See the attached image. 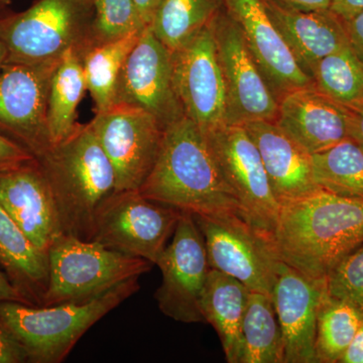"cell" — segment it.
<instances>
[{
    "label": "cell",
    "mask_w": 363,
    "mask_h": 363,
    "mask_svg": "<svg viewBox=\"0 0 363 363\" xmlns=\"http://www.w3.org/2000/svg\"><path fill=\"white\" fill-rule=\"evenodd\" d=\"M272 241L281 262L308 278L326 281L363 245V200L320 189L281 205Z\"/></svg>",
    "instance_id": "6da1fadb"
},
{
    "label": "cell",
    "mask_w": 363,
    "mask_h": 363,
    "mask_svg": "<svg viewBox=\"0 0 363 363\" xmlns=\"http://www.w3.org/2000/svg\"><path fill=\"white\" fill-rule=\"evenodd\" d=\"M138 191L150 200L192 214L241 215L204 131L187 116L164 130L156 162Z\"/></svg>",
    "instance_id": "7a4b0ae2"
},
{
    "label": "cell",
    "mask_w": 363,
    "mask_h": 363,
    "mask_svg": "<svg viewBox=\"0 0 363 363\" xmlns=\"http://www.w3.org/2000/svg\"><path fill=\"white\" fill-rule=\"evenodd\" d=\"M51 187L65 235L90 240L95 217L116 190L113 167L90 123L38 160Z\"/></svg>",
    "instance_id": "3957f363"
},
{
    "label": "cell",
    "mask_w": 363,
    "mask_h": 363,
    "mask_svg": "<svg viewBox=\"0 0 363 363\" xmlns=\"http://www.w3.org/2000/svg\"><path fill=\"white\" fill-rule=\"evenodd\" d=\"M131 279L87 303L45 307L0 302V327L26 353L28 362L60 363L93 325L140 290Z\"/></svg>",
    "instance_id": "277c9868"
},
{
    "label": "cell",
    "mask_w": 363,
    "mask_h": 363,
    "mask_svg": "<svg viewBox=\"0 0 363 363\" xmlns=\"http://www.w3.org/2000/svg\"><path fill=\"white\" fill-rule=\"evenodd\" d=\"M152 266L147 259L63 234L49 250V284L42 307L89 302L140 278Z\"/></svg>",
    "instance_id": "5b68a950"
},
{
    "label": "cell",
    "mask_w": 363,
    "mask_h": 363,
    "mask_svg": "<svg viewBox=\"0 0 363 363\" xmlns=\"http://www.w3.org/2000/svg\"><path fill=\"white\" fill-rule=\"evenodd\" d=\"M0 13V39L6 64L58 61L68 50L84 52L93 0H35L21 13Z\"/></svg>",
    "instance_id": "8992f818"
},
{
    "label": "cell",
    "mask_w": 363,
    "mask_h": 363,
    "mask_svg": "<svg viewBox=\"0 0 363 363\" xmlns=\"http://www.w3.org/2000/svg\"><path fill=\"white\" fill-rule=\"evenodd\" d=\"M192 215L204 238L210 269L272 297L281 260L271 236L235 212Z\"/></svg>",
    "instance_id": "52a82bcc"
},
{
    "label": "cell",
    "mask_w": 363,
    "mask_h": 363,
    "mask_svg": "<svg viewBox=\"0 0 363 363\" xmlns=\"http://www.w3.org/2000/svg\"><path fill=\"white\" fill-rule=\"evenodd\" d=\"M181 213L138 190L116 191L97 212L90 240L157 264Z\"/></svg>",
    "instance_id": "ba28073f"
},
{
    "label": "cell",
    "mask_w": 363,
    "mask_h": 363,
    "mask_svg": "<svg viewBox=\"0 0 363 363\" xmlns=\"http://www.w3.org/2000/svg\"><path fill=\"white\" fill-rule=\"evenodd\" d=\"M204 133L222 177L240 203L241 216L272 238L281 205L252 138L245 126L230 124Z\"/></svg>",
    "instance_id": "9c48e42d"
},
{
    "label": "cell",
    "mask_w": 363,
    "mask_h": 363,
    "mask_svg": "<svg viewBox=\"0 0 363 363\" xmlns=\"http://www.w3.org/2000/svg\"><path fill=\"white\" fill-rule=\"evenodd\" d=\"M156 266L162 284L155 298L162 314L182 322H205L202 298L210 272L206 247L192 213L182 211L171 242Z\"/></svg>",
    "instance_id": "30bf717a"
},
{
    "label": "cell",
    "mask_w": 363,
    "mask_h": 363,
    "mask_svg": "<svg viewBox=\"0 0 363 363\" xmlns=\"http://www.w3.org/2000/svg\"><path fill=\"white\" fill-rule=\"evenodd\" d=\"M98 142L111 161L116 190H140L156 162L164 128L140 107L112 104L90 121Z\"/></svg>",
    "instance_id": "8fae6325"
},
{
    "label": "cell",
    "mask_w": 363,
    "mask_h": 363,
    "mask_svg": "<svg viewBox=\"0 0 363 363\" xmlns=\"http://www.w3.org/2000/svg\"><path fill=\"white\" fill-rule=\"evenodd\" d=\"M226 93V124L276 121L279 102L253 60L240 26L226 11L211 23Z\"/></svg>",
    "instance_id": "7c38bea8"
},
{
    "label": "cell",
    "mask_w": 363,
    "mask_h": 363,
    "mask_svg": "<svg viewBox=\"0 0 363 363\" xmlns=\"http://www.w3.org/2000/svg\"><path fill=\"white\" fill-rule=\"evenodd\" d=\"M58 62L6 64L0 71V133L20 143L37 160L52 145L48 99Z\"/></svg>",
    "instance_id": "4fadbf2b"
},
{
    "label": "cell",
    "mask_w": 363,
    "mask_h": 363,
    "mask_svg": "<svg viewBox=\"0 0 363 363\" xmlns=\"http://www.w3.org/2000/svg\"><path fill=\"white\" fill-rule=\"evenodd\" d=\"M114 104L133 105L150 112L164 130L185 116L174 81L173 52L150 26L143 30L124 63Z\"/></svg>",
    "instance_id": "5bb4252c"
},
{
    "label": "cell",
    "mask_w": 363,
    "mask_h": 363,
    "mask_svg": "<svg viewBox=\"0 0 363 363\" xmlns=\"http://www.w3.org/2000/svg\"><path fill=\"white\" fill-rule=\"evenodd\" d=\"M211 23L172 52L184 113L204 133L226 125L225 85Z\"/></svg>",
    "instance_id": "9a60e30c"
},
{
    "label": "cell",
    "mask_w": 363,
    "mask_h": 363,
    "mask_svg": "<svg viewBox=\"0 0 363 363\" xmlns=\"http://www.w3.org/2000/svg\"><path fill=\"white\" fill-rule=\"evenodd\" d=\"M224 7L240 26L245 44L278 102L294 90L314 84L298 66L262 0H224Z\"/></svg>",
    "instance_id": "2e32d148"
},
{
    "label": "cell",
    "mask_w": 363,
    "mask_h": 363,
    "mask_svg": "<svg viewBox=\"0 0 363 363\" xmlns=\"http://www.w3.org/2000/svg\"><path fill=\"white\" fill-rule=\"evenodd\" d=\"M0 205L42 252L63 235L51 187L37 159L0 172Z\"/></svg>",
    "instance_id": "e0dca14e"
},
{
    "label": "cell",
    "mask_w": 363,
    "mask_h": 363,
    "mask_svg": "<svg viewBox=\"0 0 363 363\" xmlns=\"http://www.w3.org/2000/svg\"><path fill=\"white\" fill-rule=\"evenodd\" d=\"M326 294V281L308 278L281 262L272 292L285 363H317L315 355L318 310Z\"/></svg>",
    "instance_id": "ac0fdd59"
},
{
    "label": "cell",
    "mask_w": 363,
    "mask_h": 363,
    "mask_svg": "<svg viewBox=\"0 0 363 363\" xmlns=\"http://www.w3.org/2000/svg\"><path fill=\"white\" fill-rule=\"evenodd\" d=\"M274 123L310 155L350 138V112L315 87L288 93L279 101Z\"/></svg>",
    "instance_id": "d6986e66"
},
{
    "label": "cell",
    "mask_w": 363,
    "mask_h": 363,
    "mask_svg": "<svg viewBox=\"0 0 363 363\" xmlns=\"http://www.w3.org/2000/svg\"><path fill=\"white\" fill-rule=\"evenodd\" d=\"M243 126L259 150L272 194L279 205L302 199L320 190L313 175L312 155L278 124L259 121Z\"/></svg>",
    "instance_id": "ffe728a7"
},
{
    "label": "cell",
    "mask_w": 363,
    "mask_h": 363,
    "mask_svg": "<svg viewBox=\"0 0 363 363\" xmlns=\"http://www.w3.org/2000/svg\"><path fill=\"white\" fill-rule=\"evenodd\" d=\"M303 71L312 78L320 60L350 44L344 21L330 9L303 11L262 0Z\"/></svg>",
    "instance_id": "44dd1931"
},
{
    "label": "cell",
    "mask_w": 363,
    "mask_h": 363,
    "mask_svg": "<svg viewBox=\"0 0 363 363\" xmlns=\"http://www.w3.org/2000/svg\"><path fill=\"white\" fill-rule=\"evenodd\" d=\"M0 267L33 307H42L49 284V253L42 252L0 205Z\"/></svg>",
    "instance_id": "7402d4cb"
},
{
    "label": "cell",
    "mask_w": 363,
    "mask_h": 363,
    "mask_svg": "<svg viewBox=\"0 0 363 363\" xmlns=\"http://www.w3.org/2000/svg\"><path fill=\"white\" fill-rule=\"evenodd\" d=\"M250 293L238 279L210 269L203 293V317L218 334L229 363H240L241 326Z\"/></svg>",
    "instance_id": "603a6c76"
},
{
    "label": "cell",
    "mask_w": 363,
    "mask_h": 363,
    "mask_svg": "<svg viewBox=\"0 0 363 363\" xmlns=\"http://www.w3.org/2000/svg\"><path fill=\"white\" fill-rule=\"evenodd\" d=\"M86 90L83 52L72 48L59 60L50 84L48 124L52 145L65 140L78 125L77 107Z\"/></svg>",
    "instance_id": "cb8c5ba5"
},
{
    "label": "cell",
    "mask_w": 363,
    "mask_h": 363,
    "mask_svg": "<svg viewBox=\"0 0 363 363\" xmlns=\"http://www.w3.org/2000/svg\"><path fill=\"white\" fill-rule=\"evenodd\" d=\"M241 340L240 363H285L283 335L272 297L250 293Z\"/></svg>",
    "instance_id": "d4e9b609"
},
{
    "label": "cell",
    "mask_w": 363,
    "mask_h": 363,
    "mask_svg": "<svg viewBox=\"0 0 363 363\" xmlns=\"http://www.w3.org/2000/svg\"><path fill=\"white\" fill-rule=\"evenodd\" d=\"M223 7L224 0H162L150 26L174 52L209 26Z\"/></svg>",
    "instance_id": "484cf974"
},
{
    "label": "cell",
    "mask_w": 363,
    "mask_h": 363,
    "mask_svg": "<svg viewBox=\"0 0 363 363\" xmlns=\"http://www.w3.org/2000/svg\"><path fill=\"white\" fill-rule=\"evenodd\" d=\"M143 32L82 52L86 88L94 101L96 112L106 111L114 104L121 70Z\"/></svg>",
    "instance_id": "4316f807"
},
{
    "label": "cell",
    "mask_w": 363,
    "mask_h": 363,
    "mask_svg": "<svg viewBox=\"0 0 363 363\" xmlns=\"http://www.w3.org/2000/svg\"><path fill=\"white\" fill-rule=\"evenodd\" d=\"M313 175L320 189L363 200V150L351 138L312 155Z\"/></svg>",
    "instance_id": "83f0119b"
},
{
    "label": "cell",
    "mask_w": 363,
    "mask_h": 363,
    "mask_svg": "<svg viewBox=\"0 0 363 363\" xmlns=\"http://www.w3.org/2000/svg\"><path fill=\"white\" fill-rule=\"evenodd\" d=\"M363 316L355 308L325 294L318 310L315 355L317 363L339 362L354 337Z\"/></svg>",
    "instance_id": "f1b7e54d"
},
{
    "label": "cell",
    "mask_w": 363,
    "mask_h": 363,
    "mask_svg": "<svg viewBox=\"0 0 363 363\" xmlns=\"http://www.w3.org/2000/svg\"><path fill=\"white\" fill-rule=\"evenodd\" d=\"M312 80L320 92L343 106L363 101V63L350 44L320 60Z\"/></svg>",
    "instance_id": "f546056e"
},
{
    "label": "cell",
    "mask_w": 363,
    "mask_h": 363,
    "mask_svg": "<svg viewBox=\"0 0 363 363\" xmlns=\"http://www.w3.org/2000/svg\"><path fill=\"white\" fill-rule=\"evenodd\" d=\"M94 13L85 50L116 42L147 28L133 0H93Z\"/></svg>",
    "instance_id": "4dcf8cb0"
},
{
    "label": "cell",
    "mask_w": 363,
    "mask_h": 363,
    "mask_svg": "<svg viewBox=\"0 0 363 363\" xmlns=\"http://www.w3.org/2000/svg\"><path fill=\"white\" fill-rule=\"evenodd\" d=\"M327 294L352 306L363 316V245L344 257L326 279Z\"/></svg>",
    "instance_id": "1f68e13d"
},
{
    "label": "cell",
    "mask_w": 363,
    "mask_h": 363,
    "mask_svg": "<svg viewBox=\"0 0 363 363\" xmlns=\"http://www.w3.org/2000/svg\"><path fill=\"white\" fill-rule=\"evenodd\" d=\"M35 157L20 143L0 133V172L16 168Z\"/></svg>",
    "instance_id": "d6a6232c"
},
{
    "label": "cell",
    "mask_w": 363,
    "mask_h": 363,
    "mask_svg": "<svg viewBox=\"0 0 363 363\" xmlns=\"http://www.w3.org/2000/svg\"><path fill=\"white\" fill-rule=\"evenodd\" d=\"M28 362L26 353L0 327V363Z\"/></svg>",
    "instance_id": "836d02e7"
},
{
    "label": "cell",
    "mask_w": 363,
    "mask_h": 363,
    "mask_svg": "<svg viewBox=\"0 0 363 363\" xmlns=\"http://www.w3.org/2000/svg\"><path fill=\"white\" fill-rule=\"evenodd\" d=\"M344 26L350 47L363 63V11L344 21Z\"/></svg>",
    "instance_id": "e575fe53"
},
{
    "label": "cell",
    "mask_w": 363,
    "mask_h": 363,
    "mask_svg": "<svg viewBox=\"0 0 363 363\" xmlns=\"http://www.w3.org/2000/svg\"><path fill=\"white\" fill-rule=\"evenodd\" d=\"M4 301L30 305L25 296L13 285L6 272L0 267V302H4Z\"/></svg>",
    "instance_id": "d590c367"
},
{
    "label": "cell",
    "mask_w": 363,
    "mask_h": 363,
    "mask_svg": "<svg viewBox=\"0 0 363 363\" xmlns=\"http://www.w3.org/2000/svg\"><path fill=\"white\" fill-rule=\"evenodd\" d=\"M329 9L341 20L350 21L363 11V0H331Z\"/></svg>",
    "instance_id": "8d00e7d4"
},
{
    "label": "cell",
    "mask_w": 363,
    "mask_h": 363,
    "mask_svg": "<svg viewBox=\"0 0 363 363\" xmlns=\"http://www.w3.org/2000/svg\"><path fill=\"white\" fill-rule=\"evenodd\" d=\"M341 363H363V320L354 337L339 359Z\"/></svg>",
    "instance_id": "74e56055"
},
{
    "label": "cell",
    "mask_w": 363,
    "mask_h": 363,
    "mask_svg": "<svg viewBox=\"0 0 363 363\" xmlns=\"http://www.w3.org/2000/svg\"><path fill=\"white\" fill-rule=\"evenodd\" d=\"M347 108L350 112V138L363 150V101Z\"/></svg>",
    "instance_id": "f35d334b"
},
{
    "label": "cell",
    "mask_w": 363,
    "mask_h": 363,
    "mask_svg": "<svg viewBox=\"0 0 363 363\" xmlns=\"http://www.w3.org/2000/svg\"><path fill=\"white\" fill-rule=\"evenodd\" d=\"M294 9L303 11H322L330 9L331 0H274Z\"/></svg>",
    "instance_id": "ab89813d"
},
{
    "label": "cell",
    "mask_w": 363,
    "mask_h": 363,
    "mask_svg": "<svg viewBox=\"0 0 363 363\" xmlns=\"http://www.w3.org/2000/svg\"><path fill=\"white\" fill-rule=\"evenodd\" d=\"M133 1H135V6H138L143 21L147 26H150L162 0H133Z\"/></svg>",
    "instance_id": "60d3db41"
},
{
    "label": "cell",
    "mask_w": 363,
    "mask_h": 363,
    "mask_svg": "<svg viewBox=\"0 0 363 363\" xmlns=\"http://www.w3.org/2000/svg\"><path fill=\"white\" fill-rule=\"evenodd\" d=\"M7 60V50L6 45L2 42V40L0 39V71L4 68V66L6 64Z\"/></svg>",
    "instance_id": "b9f144b4"
},
{
    "label": "cell",
    "mask_w": 363,
    "mask_h": 363,
    "mask_svg": "<svg viewBox=\"0 0 363 363\" xmlns=\"http://www.w3.org/2000/svg\"><path fill=\"white\" fill-rule=\"evenodd\" d=\"M11 2H13V0H0V13L6 11L7 7L11 6Z\"/></svg>",
    "instance_id": "7bdbcfd3"
}]
</instances>
